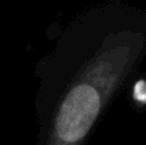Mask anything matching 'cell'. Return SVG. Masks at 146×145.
I'll return each mask as SVG.
<instances>
[{
  "label": "cell",
  "instance_id": "cell-1",
  "mask_svg": "<svg viewBox=\"0 0 146 145\" xmlns=\"http://www.w3.org/2000/svg\"><path fill=\"white\" fill-rule=\"evenodd\" d=\"M145 46L139 33L105 39L62 97L46 145H84L105 105L131 74Z\"/></svg>",
  "mask_w": 146,
  "mask_h": 145
}]
</instances>
